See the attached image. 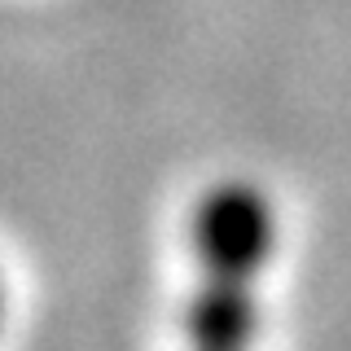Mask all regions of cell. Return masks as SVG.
<instances>
[{
    "mask_svg": "<svg viewBox=\"0 0 351 351\" xmlns=\"http://www.w3.org/2000/svg\"><path fill=\"white\" fill-rule=\"evenodd\" d=\"M184 351H259V285L277 255V211L250 180H219L193 206Z\"/></svg>",
    "mask_w": 351,
    "mask_h": 351,
    "instance_id": "cell-1",
    "label": "cell"
},
{
    "mask_svg": "<svg viewBox=\"0 0 351 351\" xmlns=\"http://www.w3.org/2000/svg\"><path fill=\"white\" fill-rule=\"evenodd\" d=\"M0 325H5V277H0Z\"/></svg>",
    "mask_w": 351,
    "mask_h": 351,
    "instance_id": "cell-2",
    "label": "cell"
}]
</instances>
